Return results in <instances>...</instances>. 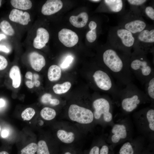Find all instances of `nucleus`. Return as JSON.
Listing matches in <instances>:
<instances>
[{
	"mask_svg": "<svg viewBox=\"0 0 154 154\" xmlns=\"http://www.w3.org/2000/svg\"><path fill=\"white\" fill-rule=\"evenodd\" d=\"M0 29L4 33L9 36H13L15 33L10 23L6 20H3L0 23Z\"/></svg>",
	"mask_w": 154,
	"mask_h": 154,
	"instance_id": "a878e982",
	"label": "nucleus"
},
{
	"mask_svg": "<svg viewBox=\"0 0 154 154\" xmlns=\"http://www.w3.org/2000/svg\"><path fill=\"white\" fill-rule=\"evenodd\" d=\"M9 134V132L8 130L6 129L3 130L1 133V136L4 138L7 137Z\"/></svg>",
	"mask_w": 154,
	"mask_h": 154,
	"instance_id": "4c0bfd02",
	"label": "nucleus"
},
{
	"mask_svg": "<svg viewBox=\"0 0 154 154\" xmlns=\"http://www.w3.org/2000/svg\"><path fill=\"white\" fill-rule=\"evenodd\" d=\"M116 100L119 102L122 110L127 113L134 111L140 105L150 101L145 92L133 82L119 90Z\"/></svg>",
	"mask_w": 154,
	"mask_h": 154,
	"instance_id": "f03ea898",
	"label": "nucleus"
},
{
	"mask_svg": "<svg viewBox=\"0 0 154 154\" xmlns=\"http://www.w3.org/2000/svg\"><path fill=\"white\" fill-rule=\"evenodd\" d=\"M10 3L14 7L23 10L29 9L32 6V3L29 0H11Z\"/></svg>",
	"mask_w": 154,
	"mask_h": 154,
	"instance_id": "4be33fe9",
	"label": "nucleus"
},
{
	"mask_svg": "<svg viewBox=\"0 0 154 154\" xmlns=\"http://www.w3.org/2000/svg\"><path fill=\"white\" fill-rule=\"evenodd\" d=\"M33 75L32 72L30 71L27 72L25 75V77L29 80L25 82V84L29 88H32L34 85L36 86L35 83L32 81Z\"/></svg>",
	"mask_w": 154,
	"mask_h": 154,
	"instance_id": "473e14b6",
	"label": "nucleus"
},
{
	"mask_svg": "<svg viewBox=\"0 0 154 154\" xmlns=\"http://www.w3.org/2000/svg\"><path fill=\"white\" fill-rule=\"evenodd\" d=\"M40 115L44 119L50 120L53 119L56 115L55 111L53 109L46 107L43 108L40 111Z\"/></svg>",
	"mask_w": 154,
	"mask_h": 154,
	"instance_id": "393cba45",
	"label": "nucleus"
},
{
	"mask_svg": "<svg viewBox=\"0 0 154 154\" xmlns=\"http://www.w3.org/2000/svg\"><path fill=\"white\" fill-rule=\"evenodd\" d=\"M100 148L97 146H93L90 149L88 154H99Z\"/></svg>",
	"mask_w": 154,
	"mask_h": 154,
	"instance_id": "e433bc0d",
	"label": "nucleus"
},
{
	"mask_svg": "<svg viewBox=\"0 0 154 154\" xmlns=\"http://www.w3.org/2000/svg\"><path fill=\"white\" fill-rule=\"evenodd\" d=\"M59 40L65 46L71 47L74 46L78 42V37L73 31L67 29H63L58 33Z\"/></svg>",
	"mask_w": 154,
	"mask_h": 154,
	"instance_id": "1a4fd4ad",
	"label": "nucleus"
},
{
	"mask_svg": "<svg viewBox=\"0 0 154 154\" xmlns=\"http://www.w3.org/2000/svg\"><path fill=\"white\" fill-rule=\"evenodd\" d=\"M111 139L112 143H118L121 139L126 138L127 135V127L122 123L114 124L111 130Z\"/></svg>",
	"mask_w": 154,
	"mask_h": 154,
	"instance_id": "9b49d317",
	"label": "nucleus"
},
{
	"mask_svg": "<svg viewBox=\"0 0 154 154\" xmlns=\"http://www.w3.org/2000/svg\"><path fill=\"white\" fill-rule=\"evenodd\" d=\"M142 148L140 145L127 142L120 147L118 154H139L142 151Z\"/></svg>",
	"mask_w": 154,
	"mask_h": 154,
	"instance_id": "dca6fc26",
	"label": "nucleus"
},
{
	"mask_svg": "<svg viewBox=\"0 0 154 154\" xmlns=\"http://www.w3.org/2000/svg\"><path fill=\"white\" fill-rule=\"evenodd\" d=\"M141 8L130 6L128 11L121 15L118 25L134 35L145 29L149 25L142 17Z\"/></svg>",
	"mask_w": 154,
	"mask_h": 154,
	"instance_id": "39448f33",
	"label": "nucleus"
},
{
	"mask_svg": "<svg viewBox=\"0 0 154 154\" xmlns=\"http://www.w3.org/2000/svg\"><path fill=\"white\" fill-rule=\"evenodd\" d=\"M52 95L48 93L43 94L41 97V101L44 104H50L53 106H56L60 104L59 100L56 98H52Z\"/></svg>",
	"mask_w": 154,
	"mask_h": 154,
	"instance_id": "bb28decb",
	"label": "nucleus"
},
{
	"mask_svg": "<svg viewBox=\"0 0 154 154\" xmlns=\"http://www.w3.org/2000/svg\"><path fill=\"white\" fill-rule=\"evenodd\" d=\"M37 149V144L34 143H32L21 150V154H35Z\"/></svg>",
	"mask_w": 154,
	"mask_h": 154,
	"instance_id": "c756f323",
	"label": "nucleus"
},
{
	"mask_svg": "<svg viewBox=\"0 0 154 154\" xmlns=\"http://www.w3.org/2000/svg\"><path fill=\"white\" fill-rule=\"evenodd\" d=\"M88 20V15L85 12L81 13L77 16H72L69 18L70 23L77 28H82L85 26Z\"/></svg>",
	"mask_w": 154,
	"mask_h": 154,
	"instance_id": "f3484780",
	"label": "nucleus"
},
{
	"mask_svg": "<svg viewBox=\"0 0 154 154\" xmlns=\"http://www.w3.org/2000/svg\"><path fill=\"white\" fill-rule=\"evenodd\" d=\"M1 127L0 125V131H1Z\"/></svg>",
	"mask_w": 154,
	"mask_h": 154,
	"instance_id": "de8ad7c7",
	"label": "nucleus"
},
{
	"mask_svg": "<svg viewBox=\"0 0 154 154\" xmlns=\"http://www.w3.org/2000/svg\"><path fill=\"white\" fill-rule=\"evenodd\" d=\"M135 35V43L132 54L147 55L154 52V28L150 25L144 30Z\"/></svg>",
	"mask_w": 154,
	"mask_h": 154,
	"instance_id": "423d86ee",
	"label": "nucleus"
},
{
	"mask_svg": "<svg viewBox=\"0 0 154 154\" xmlns=\"http://www.w3.org/2000/svg\"><path fill=\"white\" fill-rule=\"evenodd\" d=\"M37 152V154H50L46 142L42 140L38 142Z\"/></svg>",
	"mask_w": 154,
	"mask_h": 154,
	"instance_id": "c85d7f7f",
	"label": "nucleus"
},
{
	"mask_svg": "<svg viewBox=\"0 0 154 154\" xmlns=\"http://www.w3.org/2000/svg\"><path fill=\"white\" fill-rule=\"evenodd\" d=\"M8 65L6 58L3 56L0 55V72L5 70Z\"/></svg>",
	"mask_w": 154,
	"mask_h": 154,
	"instance_id": "c9c22d12",
	"label": "nucleus"
},
{
	"mask_svg": "<svg viewBox=\"0 0 154 154\" xmlns=\"http://www.w3.org/2000/svg\"><path fill=\"white\" fill-rule=\"evenodd\" d=\"M135 35L117 25L109 30L108 42L115 48L131 56L135 43Z\"/></svg>",
	"mask_w": 154,
	"mask_h": 154,
	"instance_id": "7ed1b4c3",
	"label": "nucleus"
},
{
	"mask_svg": "<svg viewBox=\"0 0 154 154\" xmlns=\"http://www.w3.org/2000/svg\"><path fill=\"white\" fill-rule=\"evenodd\" d=\"M139 154H153V153L149 151L145 150L142 151Z\"/></svg>",
	"mask_w": 154,
	"mask_h": 154,
	"instance_id": "a19ab883",
	"label": "nucleus"
},
{
	"mask_svg": "<svg viewBox=\"0 0 154 154\" xmlns=\"http://www.w3.org/2000/svg\"><path fill=\"white\" fill-rule=\"evenodd\" d=\"M36 37L34 39L33 45L34 48L40 49L44 47L49 40V35L45 29L40 27L37 31Z\"/></svg>",
	"mask_w": 154,
	"mask_h": 154,
	"instance_id": "ddd939ff",
	"label": "nucleus"
},
{
	"mask_svg": "<svg viewBox=\"0 0 154 154\" xmlns=\"http://www.w3.org/2000/svg\"><path fill=\"white\" fill-rule=\"evenodd\" d=\"M0 154H9V153L6 151H2L0 152Z\"/></svg>",
	"mask_w": 154,
	"mask_h": 154,
	"instance_id": "37998d69",
	"label": "nucleus"
},
{
	"mask_svg": "<svg viewBox=\"0 0 154 154\" xmlns=\"http://www.w3.org/2000/svg\"><path fill=\"white\" fill-rule=\"evenodd\" d=\"M71 86L70 82H65L62 84H56L53 87V90L56 94H60L66 92Z\"/></svg>",
	"mask_w": 154,
	"mask_h": 154,
	"instance_id": "b1692460",
	"label": "nucleus"
},
{
	"mask_svg": "<svg viewBox=\"0 0 154 154\" xmlns=\"http://www.w3.org/2000/svg\"><path fill=\"white\" fill-rule=\"evenodd\" d=\"M0 51L8 53L9 52V50L5 46L0 45Z\"/></svg>",
	"mask_w": 154,
	"mask_h": 154,
	"instance_id": "58836bf2",
	"label": "nucleus"
},
{
	"mask_svg": "<svg viewBox=\"0 0 154 154\" xmlns=\"http://www.w3.org/2000/svg\"><path fill=\"white\" fill-rule=\"evenodd\" d=\"M6 37V36L3 34H0V40L3 39L5 38Z\"/></svg>",
	"mask_w": 154,
	"mask_h": 154,
	"instance_id": "79ce46f5",
	"label": "nucleus"
},
{
	"mask_svg": "<svg viewBox=\"0 0 154 154\" xmlns=\"http://www.w3.org/2000/svg\"><path fill=\"white\" fill-rule=\"evenodd\" d=\"M97 24L94 21H91L88 24L90 30L87 33L86 37L87 40L90 42H94L96 39L97 37Z\"/></svg>",
	"mask_w": 154,
	"mask_h": 154,
	"instance_id": "aec40b11",
	"label": "nucleus"
},
{
	"mask_svg": "<svg viewBox=\"0 0 154 154\" xmlns=\"http://www.w3.org/2000/svg\"><path fill=\"white\" fill-rule=\"evenodd\" d=\"M5 104V100L2 98H0V108L3 107Z\"/></svg>",
	"mask_w": 154,
	"mask_h": 154,
	"instance_id": "ea45409f",
	"label": "nucleus"
},
{
	"mask_svg": "<svg viewBox=\"0 0 154 154\" xmlns=\"http://www.w3.org/2000/svg\"><path fill=\"white\" fill-rule=\"evenodd\" d=\"M9 76L12 80L13 87L15 88H18L21 82V74L19 67L16 65L12 67L9 71Z\"/></svg>",
	"mask_w": 154,
	"mask_h": 154,
	"instance_id": "a211bd4d",
	"label": "nucleus"
},
{
	"mask_svg": "<svg viewBox=\"0 0 154 154\" xmlns=\"http://www.w3.org/2000/svg\"><path fill=\"white\" fill-rule=\"evenodd\" d=\"M61 70L60 68L58 65H52L49 68L48 72V77L50 81L58 80L61 77Z\"/></svg>",
	"mask_w": 154,
	"mask_h": 154,
	"instance_id": "6ab92c4d",
	"label": "nucleus"
},
{
	"mask_svg": "<svg viewBox=\"0 0 154 154\" xmlns=\"http://www.w3.org/2000/svg\"><path fill=\"white\" fill-rule=\"evenodd\" d=\"M142 16L144 15L149 19L154 20V9L153 6L144 5L141 7Z\"/></svg>",
	"mask_w": 154,
	"mask_h": 154,
	"instance_id": "cd10ccee",
	"label": "nucleus"
},
{
	"mask_svg": "<svg viewBox=\"0 0 154 154\" xmlns=\"http://www.w3.org/2000/svg\"><path fill=\"white\" fill-rule=\"evenodd\" d=\"M35 113V110L31 108H28L25 109L22 113V118L24 120L28 121L31 119Z\"/></svg>",
	"mask_w": 154,
	"mask_h": 154,
	"instance_id": "7c9ffc66",
	"label": "nucleus"
},
{
	"mask_svg": "<svg viewBox=\"0 0 154 154\" xmlns=\"http://www.w3.org/2000/svg\"><path fill=\"white\" fill-rule=\"evenodd\" d=\"M62 7L63 3L61 0H48L42 6L41 13L44 15H51L58 11Z\"/></svg>",
	"mask_w": 154,
	"mask_h": 154,
	"instance_id": "4468645a",
	"label": "nucleus"
},
{
	"mask_svg": "<svg viewBox=\"0 0 154 154\" xmlns=\"http://www.w3.org/2000/svg\"><path fill=\"white\" fill-rule=\"evenodd\" d=\"M104 11L109 13L121 15L125 12V1L104 0L103 1Z\"/></svg>",
	"mask_w": 154,
	"mask_h": 154,
	"instance_id": "9d476101",
	"label": "nucleus"
},
{
	"mask_svg": "<svg viewBox=\"0 0 154 154\" xmlns=\"http://www.w3.org/2000/svg\"><path fill=\"white\" fill-rule=\"evenodd\" d=\"M68 114L71 120L81 124L90 123L94 118L93 113L91 110L76 104L70 106Z\"/></svg>",
	"mask_w": 154,
	"mask_h": 154,
	"instance_id": "6e6552de",
	"label": "nucleus"
},
{
	"mask_svg": "<svg viewBox=\"0 0 154 154\" xmlns=\"http://www.w3.org/2000/svg\"><path fill=\"white\" fill-rule=\"evenodd\" d=\"M73 58L71 56H68L64 59L60 65L62 69H66L67 68L72 62Z\"/></svg>",
	"mask_w": 154,
	"mask_h": 154,
	"instance_id": "f704fd0d",
	"label": "nucleus"
},
{
	"mask_svg": "<svg viewBox=\"0 0 154 154\" xmlns=\"http://www.w3.org/2000/svg\"><path fill=\"white\" fill-rule=\"evenodd\" d=\"M90 1L98 3L100 2L101 1L100 0H90Z\"/></svg>",
	"mask_w": 154,
	"mask_h": 154,
	"instance_id": "c03bdc74",
	"label": "nucleus"
},
{
	"mask_svg": "<svg viewBox=\"0 0 154 154\" xmlns=\"http://www.w3.org/2000/svg\"><path fill=\"white\" fill-rule=\"evenodd\" d=\"M57 135L61 141L66 143H72L74 141L75 138L73 132H68L62 129L59 130L57 131Z\"/></svg>",
	"mask_w": 154,
	"mask_h": 154,
	"instance_id": "412c9836",
	"label": "nucleus"
},
{
	"mask_svg": "<svg viewBox=\"0 0 154 154\" xmlns=\"http://www.w3.org/2000/svg\"><path fill=\"white\" fill-rule=\"evenodd\" d=\"M112 102L109 97L100 98L94 100L92 103L94 117L99 119L102 116L105 121H111L113 118Z\"/></svg>",
	"mask_w": 154,
	"mask_h": 154,
	"instance_id": "0eeeda50",
	"label": "nucleus"
},
{
	"mask_svg": "<svg viewBox=\"0 0 154 154\" xmlns=\"http://www.w3.org/2000/svg\"><path fill=\"white\" fill-rule=\"evenodd\" d=\"M131 56L115 48L108 42L102 53V63L105 69L119 82L125 86L133 80L129 66Z\"/></svg>",
	"mask_w": 154,
	"mask_h": 154,
	"instance_id": "f257e3e1",
	"label": "nucleus"
},
{
	"mask_svg": "<svg viewBox=\"0 0 154 154\" xmlns=\"http://www.w3.org/2000/svg\"><path fill=\"white\" fill-rule=\"evenodd\" d=\"M129 70L133 76L143 84L154 76V70L147 57L143 54H133L131 56Z\"/></svg>",
	"mask_w": 154,
	"mask_h": 154,
	"instance_id": "20e7f679",
	"label": "nucleus"
},
{
	"mask_svg": "<svg viewBox=\"0 0 154 154\" xmlns=\"http://www.w3.org/2000/svg\"><path fill=\"white\" fill-rule=\"evenodd\" d=\"M29 58L32 68L37 72L40 71L45 65L46 61L44 57L37 52L30 53Z\"/></svg>",
	"mask_w": 154,
	"mask_h": 154,
	"instance_id": "2eb2a0df",
	"label": "nucleus"
},
{
	"mask_svg": "<svg viewBox=\"0 0 154 154\" xmlns=\"http://www.w3.org/2000/svg\"><path fill=\"white\" fill-rule=\"evenodd\" d=\"M145 93L150 101L154 99V76H152L144 84Z\"/></svg>",
	"mask_w": 154,
	"mask_h": 154,
	"instance_id": "5701e85b",
	"label": "nucleus"
},
{
	"mask_svg": "<svg viewBox=\"0 0 154 154\" xmlns=\"http://www.w3.org/2000/svg\"><path fill=\"white\" fill-rule=\"evenodd\" d=\"M1 2H2V0H0V7H1Z\"/></svg>",
	"mask_w": 154,
	"mask_h": 154,
	"instance_id": "49530a36",
	"label": "nucleus"
},
{
	"mask_svg": "<svg viewBox=\"0 0 154 154\" xmlns=\"http://www.w3.org/2000/svg\"><path fill=\"white\" fill-rule=\"evenodd\" d=\"M112 146L104 145L100 149L99 154H114Z\"/></svg>",
	"mask_w": 154,
	"mask_h": 154,
	"instance_id": "72a5a7b5",
	"label": "nucleus"
},
{
	"mask_svg": "<svg viewBox=\"0 0 154 154\" xmlns=\"http://www.w3.org/2000/svg\"><path fill=\"white\" fill-rule=\"evenodd\" d=\"M64 154H72V153L69 152L67 151L65 152Z\"/></svg>",
	"mask_w": 154,
	"mask_h": 154,
	"instance_id": "a18cd8bd",
	"label": "nucleus"
},
{
	"mask_svg": "<svg viewBox=\"0 0 154 154\" xmlns=\"http://www.w3.org/2000/svg\"><path fill=\"white\" fill-rule=\"evenodd\" d=\"M130 6L140 8L145 5L148 1L146 0H127Z\"/></svg>",
	"mask_w": 154,
	"mask_h": 154,
	"instance_id": "2f4dec72",
	"label": "nucleus"
},
{
	"mask_svg": "<svg viewBox=\"0 0 154 154\" xmlns=\"http://www.w3.org/2000/svg\"><path fill=\"white\" fill-rule=\"evenodd\" d=\"M9 18L11 21L23 25H27L31 21L30 15L28 13L16 9L11 11Z\"/></svg>",
	"mask_w": 154,
	"mask_h": 154,
	"instance_id": "f8f14e48",
	"label": "nucleus"
}]
</instances>
